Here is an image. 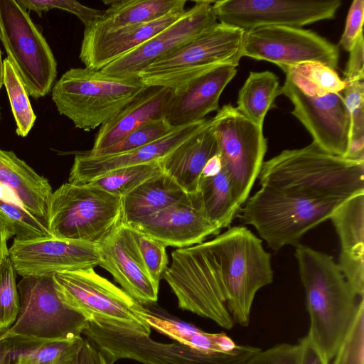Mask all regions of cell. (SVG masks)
Segmentation results:
<instances>
[{
    "mask_svg": "<svg viewBox=\"0 0 364 364\" xmlns=\"http://www.w3.org/2000/svg\"><path fill=\"white\" fill-rule=\"evenodd\" d=\"M257 178L262 187L299 197L348 199L364 193V162L330 154L312 141L264 161Z\"/></svg>",
    "mask_w": 364,
    "mask_h": 364,
    "instance_id": "1",
    "label": "cell"
},
{
    "mask_svg": "<svg viewBox=\"0 0 364 364\" xmlns=\"http://www.w3.org/2000/svg\"><path fill=\"white\" fill-rule=\"evenodd\" d=\"M295 256L310 320L307 335L331 362L363 297L356 294L331 256L300 244Z\"/></svg>",
    "mask_w": 364,
    "mask_h": 364,
    "instance_id": "2",
    "label": "cell"
},
{
    "mask_svg": "<svg viewBox=\"0 0 364 364\" xmlns=\"http://www.w3.org/2000/svg\"><path fill=\"white\" fill-rule=\"evenodd\" d=\"M207 242L223 282L227 308L235 323L249 325L255 296L272 283L271 255L244 226H235Z\"/></svg>",
    "mask_w": 364,
    "mask_h": 364,
    "instance_id": "3",
    "label": "cell"
},
{
    "mask_svg": "<svg viewBox=\"0 0 364 364\" xmlns=\"http://www.w3.org/2000/svg\"><path fill=\"white\" fill-rule=\"evenodd\" d=\"M146 85L139 77H119L87 68L66 71L52 87L60 114L90 132L112 120Z\"/></svg>",
    "mask_w": 364,
    "mask_h": 364,
    "instance_id": "4",
    "label": "cell"
},
{
    "mask_svg": "<svg viewBox=\"0 0 364 364\" xmlns=\"http://www.w3.org/2000/svg\"><path fill=\"white\" fill-rule=\"evenodd\" d=\"M61 301L89 323L149 336V310L94 268L53 274Z\"/></svg>",
    "mask_w": 364,
    "mask_h": 364,
    "instance_id": "5",
    "label": "cell"
},
{
    "mask_svg": "<svg viewBox=\"0 0 364 364\" xmlns=\"http://www.w3.org/2000/svg\"><path fill=\"white\" fill-rule=\"evenodd\" d=\"M122 198L90 183L53 191L45 221L52 237L99 245L122 223Z\"/></svg>",
    "mask_w": 364,
    "mask_h": 364,
    "instance_id": "6",
    "label": "cell"
},
{
    "mask_svg": "<svg viewBox=\"0 0 364 364\" xmlns=\"http://www.w3.org/2000/svg\"><path fill=\"white\" fill-rule=\"evenodd\" d=\"M245 32L218 22L158 58L138 77L146 85L162 86L175 91L217 67H237L242 57Z\"/></svg>",
    "mask_w": 364,
    "mask_h": 364,
    "instance_id": "7",
    "label": "cell"
},
{
    "mask_svg": "<svg viewBox=\"0 0 364 364\" xmlns=\"http://www.w3.org/2000/svg\"><path fill=\"white\" fill-rule=\"evenodd\" d=\"M346 200L309 199L261 186L245 203L240 218L278 251L286 245H298L307 231L329 219Z\"/></svg>",
    "mask_w": 364,
    "mask_h": 364,
    "instance_id": "8",
    "label": "cell"
},
{
    "mask_svg": "<svg viewBox=\"0 0 364 364\" xmlns=\"http://www.w3.org/2000/svg\"><path fill=\"white\" fill-rule=\"evenodd\" d=\"M163 277L179 308L210 319L223 328L234 326L218 267L206 242L173 250Z\"/></svg>",
    "mask_w": 364,
    "mask_h": 364,
    "instance_id": "9",
    "label": "cell"
},
{
    "mask_svg": "<svg viewBox=\"0 0 364 364\" xmlns=\"http://www.w3.org/2000/svg\"><path fill=\"white\" fill-rule=\"evenodd\" d=\"M82 335L113 364L122 358L142 364H245L261 350L257 347L239 345L232 351L208 353L178 343H161L149 336L89 322Z\"/></svg>",
    "mask_w": 364,
    "mask_h": 364,
    "instance_id": "10",
    "label": "cell"
},
{
    "mask_svg": "<svg viewBox=\"0 0 364 364\" xmlns=\"http://www.w3.org/2000/svg\"><path fill=\"white\" fill-rule=\"evenodd\" d=\"M0 40L28 94L48 95L57 76V62L27 9L16 0H0Z\"/></svg>",
    "mask_w": 364,
    "mask_h": 364,
    "instance_id": "11",
    "label": "cell"
},
{
    "mask_svg": "<svg viewBox=\"0 0 364 364\" xmlns=\"http://www.w3.org/2000/svg\"><path fill=\"white\" fill-rule=\"evenodd\" d=\"M20 309L0 341L14 337L74 340L82 337L87 321L67 306L55 289L53 275L23 277L17 284Z\"/></svg>",
    "mask_w": 364,
    "mask_h": 364,
    "instance_id": "12",
    "label": "cell"
},
{
    "mask_svg": "<svg viewBox=\"0 0 364 364\" xmlns=\"http://www.w3.org/2000/svg\"><path fill=\"white\" fill-rule=\"evenodd\" d=\"M211 122L223 168L229 177L237 205L249 198L267 149V140L260 127L231 104L218 110Z\"/></svg>",
    "mask_w": 364,
    "mask_h": 364,
    "instance_id": "13",
    "label": "cell"
},
{
    "mask_svg": "<svg viewBox=\"0 0 364 364\" xmlns=\"http://www.w3.org/2000/svg\"><path fill=\"white\" fill-rule=\"evenodd\" d=\"M242 55L265 60L279 68L319 63L336 70L338 68L339 48L310 30L269 26L245 32Z\"/></svg>",
    "mask_w": 364,
    "mask_h": 364,
    "instance_id": "14",
    "label": "cell"
},
{
    "mask_svg": "<svg viewBox=\"0 0 364 364\" xmlns=\"http://www.w3.org/2000/svg\"><path fill=\"white\" fill-rule=\"evenodd\" d=\"M340 0H220L213 4L218 22L245 31L282 26L295 28L334 18Z\"/></svg>",
    "mask_w": 364,
    "mask_h": 364,
    "instance_id": "15",
    "label": "cell"
},
{
    "mask_svg": "<svg viewBox=\"0 0 364 364\" xmlns=\"http://www.w3.org/2000/svg\"><path fill=\"white\" fill-rule=\"evenodd\" d=\"M280 93L291 102V113L310 133L313 142L330 154L346 156L351 120L342 93L308 94L287 77Z\"/></svg>",
    "mask_w": 364,
    "mask_h": 364,
    "instance_id": "16",
    "label": "cell"
},
{
    "mask_svg": "<svg viewBox=\"0 0 364 364\" xmlns=\"http://www.w3.org/2000/svg\"><path fill=\"white\" fill-rule=\"evenodd\" d=\"M9 258L16 274L22 277L94 268L100 264L98 245L52 236L14 239Z\"/></svg>",
    "mask_w": 364,
    "mask_h": 364,
    "instance_id": "17",
    "label": "cell"
},
{
    "mask_svg": "<svg viewBox=\"0 0 364 364\" xmlns=\"http://www.w3.org/2000/svg\"><path fill=\"white\" fill-rule=\"evenodd\" d=\"M214 1H196L175 22L101 71L119 77H138L158 58L217 23L213 9Z\"/></svg>",
    "mask_w": 364,
    "mask_h": 364,
    "instance_id": "18",
    "label": "cell"
},
{
    "mask_svg": "<svg viewBox=\"0 0 364 364\" xmlns=\"http://www.w3.org/2000/svg\"><path fill=\"white\" fill-rule=\"evenodd\" d=\"M128 225L166 247L178 248L200 244L220 231L208 218L199 191Z\"/></svg>",
    "mask_w": 364,
    "mask_h": 364,
    "instance_id": "19",
    "label": "cell"
},
{
    "mask_svg": "<svg viewBox=\"0 0 364 364\" xmlns=\"http://www.w3.org/2000/svg\"><path fill=\"white\" fill-rule=\"evenodd\" d=\"M209 118L176 127L165 136L144 146L115 154L92 155L77 153L71 167L68 182L86 183L109 171L149 163L163 159L203 129Z\"/></svg>",
    "mask_w": 364,
    "mask_h": 364,
    "instance_id": "20",
    "label": "cell"
},
{
    "mask_svg": "<svg viewBox=\"0 0 364 364\" xmlns=\"http://www.w3.org/2000/svg\"><path fill=\"white\" fill-rule=\"evenodd\" d=\"M98 248L99 266L109 272L126 293L142 305L157 301L159 285L146 272L129 225L122 222Z\"/></svg>",
    "mask_w": 364,
    "mask_h": 364,
    "instance_id": "21",
    "label": "cell"
},
{
    "mask_svg": "<svg viewBox=\"0 0 364 364\" xmlns=\"http://www.w3.org/2000/svg\"><path fill=\"white\" fill-rule=\"evenodd\" d=\"M186 10L110 32L85 29L79 58L85 68L101 70L175 22Z\"/></svg>",
    "mask_w": 364,
    "mask_h": 364,
    "instance_id": "22",
    "label": "cell"
},
{
    "mask_svg": "<svg viewBox=\"0 0 364 364\" xmlns=\"http://www.w3.org/2000/svg\"><path fill=\"white\" fill-rule=\"evenodd\" d=\"M236 73L235 66H219L173 91L166 117L169 123L178 127L200 122L218 111L220 97Z\"/></svg>",
    "mask_w": 364,
    "mask_h": 364,
    "instance_id": "23",
    "label": "cell"
},
{
    "mask_svg": "<svg viewBox=\"0 0 364 364\" xmlns=\"http://www.w3.org/2000/svg\"><path fill=\"white\" fill-rule=\"evenodd\" d=\"M173 95V91L170 88L147 85L112 120L100 127L92 148L86 151L98 154L145 122L166 118Z\"/></svg>",
    "mask_w": 364,
    "mask_h": 364,
    "instance_id": "24",
    "label": "cell"
},
{
    "mask_svg": "<svg viewBox=\"0 0 364 364\" xmlns=\"http://www.w3.org/2000/svg\"><path fill=\"white\" fill-rule=\"evenodd\" d=\"M341 242V271L360 297L364 296V193L346 200L330 218Z\"/></svg>",
    "mask_w": 364,
    "mask_h": 364,
    "instance_id": "25",
    "label": "cell"
},
{
    "mask_svg": "<svg viewBox=\"0 0 364 364\" xmlns=\"http://www.w3.org/2000/svg\"><path fill=\"white\" fill-rule=\"evenodd\" d=\"M218 154V144L209 118L205 127L160 159L163 171L188 194L198 191L206 162Z\"/></svg>",
    "mask_w": 364,
    "mask_h": 364,
    "instance_id": "26",
    "label": "cell"
},
{
    "mask_svg": "<svg viewBox=\"0 0 364 364\" xmlns=\"http://www.w3.org/2000/svg\"><path fill=\"white\" fill-rule=\"evenodd\" d=\"M0 185L29 213L45 220L53 193L48 181L37 173L14 151L0 149Z\"/></svg>",
    "mask_w": 364,
    "mask_h": 364,
    "instance_id": "27",
    "label": "cell"
},
{
    "mask_svg": "<svg viewBox=\"0 0 364 364\" xmlns=\"http://www.w3.org/2000/svg\"><path fill=\"white\" fill-rule=\"evenodd\" d=\"M109 6L97 21L85 26L96 32H110L146 23L172 12L186 10V0H109Z\"/></svg>",
    "mask_w": 364,
    "mask_h": 364,
    "instance_id": "28",
    "label": "cell"
},
{
    "mask_svg": "<svg viewBox=\"0 0 364 364\" xmlns=\"http://www.w3.org/2000/svg\"><path fill=\"white\" fill-rule=\"evenodd\" d=\"M187 196L176 181L162 171L122 198V222L131 225L181 201Z\"/></svg>",
    "mask_w": 364,
    "mask_h": 364,
    "instance_id": "29",
    "label": "cell"
},
{
    "mask_svg": "<svg viewBox=\"0 0 364 364\" xmlns=\"http://www.w3.org/2000/svg\"><path fill=\"white\" fill-rule=\"evenodd\" d=\"M82 341V336L74 340H1L0 364H73Z\"/></svg>",
    "mask_w": 364,
    "mask_h": 364,
    "instance_id": "30",
    "label": "cell"
},
{
    "mask_svg": "<svg viewBox=\"0 0 364 364\" xmlns=\"http://www.w3.org/2000/svg\"><path fill=\"white\" fill-rule=\"evenodd\" d=\"M278 77L270 71L250 72L240 88L236 109L245 117L263 127L265 116L280 95Z\"/></svg>",
    "mask_w": 364,
    "mask_h": 364,
    "instance_id": "31",
    "label": "cell"
},
{
    "mask_svg": "<svg viewBox=\"0 0 364 364\" xmlns=\"http://www.w3.org/2000/svg\"><path fill=\"white\" fill-rule=\"evenodd\" d=\"M198 191L209 220L220 230L228 227L240 209L237 205L225 170L215 176L201 178Z\"/></svg>",
    "mask_w": 364,
    "mask_h": 364,
    "instance_id": "32",
    "label": "cell"
},
{
    "mask_svg": "<svg viewBox=\"0 0 364 364\" xmlns=\"http://www.w3.org/2000/svg\"><path fill=\"white\" fill-rule=\"evenodd\" d=\"M286 77L306 92L342 93L346 82L337 72L319 63H306L280 68Z\"/></svg>",
    "mask_w": 364,
    "mask_h": 364,
    "instance_id": "33",
    "label": "cell"
},
{
    "mask_svg": "<svg viewBox=\"0 0 364 364\" xmlns=\"http://www.w3.org/2000/svg\"><path fill=\"white\" fill-rule=\"evenodd\" d=\"M160 160L117 168L87 182L122 198L150 177L162 171Z\"/></svg>",
    "mask_w": 364,
    "mask_h": 364,
    "instance_id": "34",
    "label": "cell"
},
{
    "mask_svg": "<svg viewBox=\"0 0 364 364\" xmlns=\"http://www.w3.org/2000/svg\"><path fill=\"white\" fill-rule=\"evenodd\" d=\"M4 63V85L6 87L16 129V133L26 136L36 119L28 94L17 72L6 58Z\"/></svg>",
    "mask_w": 364,
    "mask_h": 364,
    "instance_id": "35",
    "label": "cell"
},
{
    "mask_svg": "<svg viewBox=\"0 0 364 364\" xmlns=\"http://www.w3.org/2000/svg\"><path fill=\"white\" fill-rule=\"evenodd\" d=\"M0 215L14 229L15 239L28 240L51 236L45 220L33 215L16 201L1 196Z\"/></svg>",
    "mask_w": 364,
    "mask_h": 364,
    "instance_id": "36",
    "label": "cell"
},
{
    "mask_svg": "<svg viewBox=\"0 0 364 364\" xmlns=\"http://www.w3.org/2000/svg\"><path fill=\"white\" fill-rule=\"evenodd\" d=\"M364 299L361 298L355 315L344 334L332 364H363Z\"/></svg>",
    "mask_w": 364,
    "mask_h": 364,
    "instance_id": "37",
    "label": "cell"
},
{
    "mask_svg": "<svg viewBox=\"0 0 364 364\" xmlns=\"http://www.w3.org/2000/svg\"><path fill=\"white\" fill-rule=\"evenodd\" d=\"M130 232L139 259L147 274L159 285L168 259L166 246L161 242L149 237L129 226Z\"/></svg>",
    "mask_w": 364,
    "mask_h": 364,
    "instance_id": "38",
    "label": "cell"
},
{
    "mask_svg": "<svg viewBox=\"0 0 364 364\" xmlns=\"http://www.w3.org/2000/svg\"><path fill=\"white\" fill-rule=\"evenodd\" d=\"M16 272L9 258L0 265V334L14 323L20 309Z\"/></svg>",
    "mask_w": 364,
    "mask_h": 364,
    "instance_id": "39",
    "label": "cell"
},
{
    "mask_svg": "<svg viewBox=\"0 0 364 364\" xmlns=\"http://www.w3.org/2000/svg\"><path fill=\"white\" fill-rule=\"evenodd\" d=\"M175 127L166 118L149 121L129 132L115 145L96 155L120 154L144 146L165 136Z\"/></svg>",
    "mask_w": 364,
    "mask_h": 364,
    "instance_id": "40",
    "label": "cell"
},
{
    "mask_svg": "<svg viewBox=\"0 0 364 364\" xmlns=\"http://www.w3.org/2000/svg\"><path fill=\"white\" fill-rule=\"evenodd\" d=\"M30 11H34L39 16L53 9H59L75 15L85 26L97 21L104 14L105 10L92 9L70 0H16Z\"/></svg>",
    "mask_w": 364,
    "mask_h": 364,
    "instance_id": "41",
    "label": "cell"
},
{
    "mask_svg": "<svg viewBox=\"0 0 364 364\" xmlns=\"http://www.w3.org/2000/svg\"><path fill=\"white\" fill-rule=\"evenodd\" d=\"M351 120V139L364 136V82H346L342 92Z\"/></svg>",
    "mask_w": 364,
    "mask_h": 364,
    "instance_id": "42",
    "label": "cell"
},
{
    "mask_svg": "<svg viewBox=\"0 0 364 364\" xmlns=\"http://www.w3.org/2000/svg\"><path fill=\"white\" fill-rule=\"evenodd\" d=\"M364 21V1L354 0L350 6L344 31L339 45L346 51L350 52L358 39L363 36Z\"/></svg>",
    "mask_w": 364,
    "mask_h": 364,
    "instance_id": "43",
    "label": "cell"
},
{
    "mask_svg": "<svg viewBox=\"0 0 364 364\" xmlns=\"http://www.w3.org/2000/svg\"><path fill=\"white\" fill-rule=\"evenodd\" d=\"M297 345L279 343L261 350L245 364H296Z\"/></svg>",
    "mask_w": 364,
    "mask_h": 364,
    "instance_id": "44",
    "label": "cell"
},
{
    "mask_svg": "<svg viewBox=\"0 0 364 364\" xmlns=\"http://www.w3.org/2000/svg\"><path fill=\"white\" fill-rule=\"evenodd\" d=\"M345 68L343 80L345 82L364 80V40L361 36L352 50Z\"/></svg>",
    "mask_w": 364,
    "mask_h": 364,
    "instance_id": "45",
    "label": "cell"
},
{
    "mask_svg": "<svg viewBox=\"0 0 364 364\" xmlns=\"http://www.w3.org/2000/svg\"><path fill=\"white\" fill-rule=\"evenodd\" d=\"M296 345L298 348L296 364H330L307 334L301 338Z\"/></svg>",
    "mask_w": 364,
    "mask_h": 364,
    "instance_id": "46",
    "label": "cell"
},
{
    "mask_svg": "<svg viewBox=\"0 0 364 364\" xmlns=\"http://www.w3.org/2000/svg\"><path fill=\"white\" fill-rule=\"evenodd\" d=\"M73 364H113L87 338L83 337Z\"/></svg>",
    "mask_w": 364,
    "mask_h": 364,
    "instance_id": "47",
    "label": "cell"
},
{
    "mask_svg": "<svg viewBox=\"0 0 364 364\" xmlns=\"http://www.w3.org/2000/svg\"><path fill=\"white\" fill-rule=\"evenodd\" d=\"M14 236H15L14 229L0 215V265L9 257L8 241Z\"/></svg>",
    "mask_w": 364,
    "mask_h": 364,
    "instance_id": "48",
    "label": "cell"
},
{
    "mask_svg": "<svg viewBox=\"0 0 364 364\" xmlns=\"http://www.w3.org/2000/svg\"><path fill=\"white\" fill-rule=\"evenodd\" d=\"M345 158L364 162V136L350 139Z\"/></svg>",
    "mask_w": 364,
    "mask_h": 364,
    "instance_id": "49",
    "label": "cell"
},
{
    "mask_svg": "<svg viewBox=\"0 0 364 364\" xmlns=\"http://www.w3.org/2000/svg\"><path fill=\"white\" fill-rule=\"evenodd\" d=\"M223 169V164L218 154L213 156L205 164L201 178L213 177L218 174Z\"/></svg>",
    "mask_w": 364,
    "mask_h": 364,
    "instance_id": "50",
    "label": "cell"
},
{
    "mask_svg": "<svg viewBox=\"0 0 364 364\" xmlns=\"http://www.w3.org/2000/svg\"><path fill=\"white\" fill-rule=\"evenodd\" d=\"M4 85V63L1 58V51L0 48V90Z\"/></svg>",
    "mask_w": 364,
    "mask_h": 364,
    "instance_id": "51",
    "label": "cell"
},
{
    "mask_svg": "<svg viewBox=\"0 0 364 364\" xmlns=\"http://www.w3.org/2000/svg\"><path fill=\"white\" fill-rule=\"evenodd\" d=\"M0 117H1V107H0Z\"/></svg>",
    "mask_w": 364,
    "mask_h": 364,
    "instance_id": "52",
    "label": "cell"
}]
</instances>
